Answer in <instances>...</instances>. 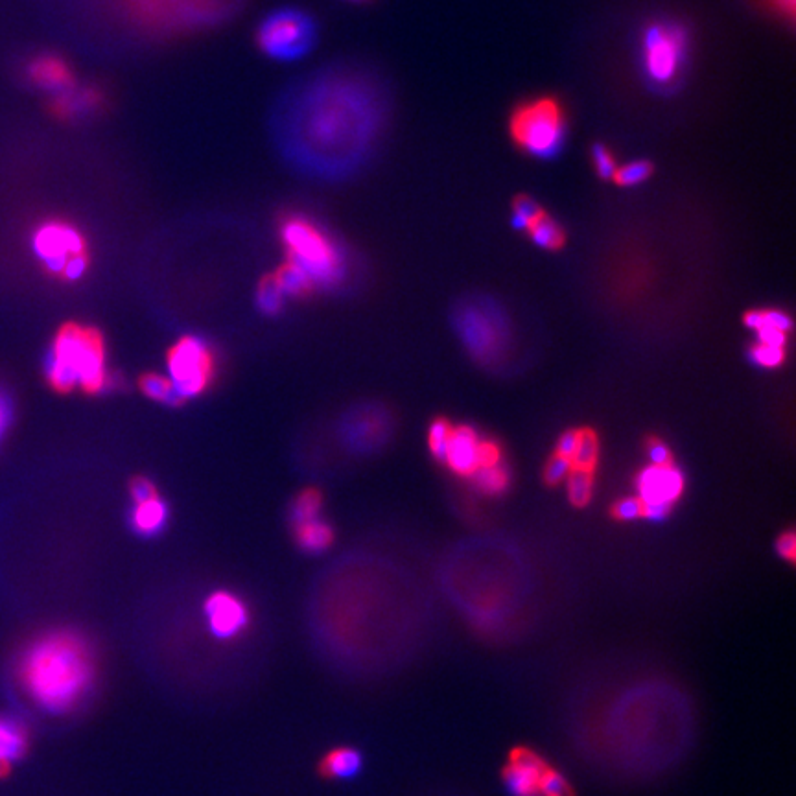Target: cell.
I'll list each match as a JSON object with an SVG mask.
<instances>
[{
	"label": "cell",
	"instance_id": "cell-10",
	"mask_svg": "<svg viewBox=\"0 0 796 796\" xmlns=\"http://www.w3.org/2000/svg\"><path fill=\"white\" fill-rule=\"evenodd\" d=\"M214 360L209 343L196 336L177 341L168 356V380L181 400L198 397L209 386Z\"/></svg>",
	"mask_w": 796,
	"mask_h": 796
},
{
	"label": "cell",
	"instance_id": "cell-20",
	"mask_svg": "<svg viewBox=\"0 0 796 796\" xmlns=\"http://www.w3.org/2000/svg\"><path fill=\"white\" fill-rule=\"evenodd\" d=\"M539 778L537 771L513 761H505L502 767V782L511 796H540Z\"/></svg>",
	"mask_w": 796,
	"mask_h": 796
},
{
	"label": "cell",
	"instance_id": "cell-25",
	"mask_svg": "<svg viewBox=\"0 0 796 796\" xmlns=\"http://www.w3.org/2000/svg\"><path fill=\"white\" fill-rule=\"evenodd\" d=\"M568 485V498L575 507H585L592 498V485L594 476L588 470L572 469L566 478Z\"/></svg>",
	"mask_w": 796,
	"mask_h": 796
},
{
	"label": "cell",
	"instance_id": "cell-39",
	"mask_svg": "<svg viewBox=\"0 0 796 796\" xmlns=\"http://www.w3.org/2000/svg\"><path fill=\"white\" fill-rule=\"evenodd\" d=\"M647 454H649L651 463L656 465V467L671 465V457L673 456H671L668 446L664 445L662 441H658V439H651V441L647 443Z\"/></svg>",
	"mask_w": 796,
	"mask_h": 796
},
{
	"label": "cell",
	"instance_id": "cell-5",
	"mask_svg": "<svg viewBox=\"0 0 796 796\" xmlns=\"http://www.w3.org/2000/svg\"><path fill=\"white\" fill-rule=\"evenodd\" d=\"M281 236L292 257L290 264L303 271L312 284L328 286L343 277L345 262L341 251L316 223L292 214L282 220Z\"/></svg>",
	"mask_w": 796,
	"mask_h": 796
},
{
	"label": "cell",
	"instance_id": "cell-36",
	"mask_svg": "<svg viewBox=\"0 0 796 796\" xmlns=\"http://www.w3.org/2000/svg\"><path fill=\"white\" fill-rule=\"evenodd\" d=\"M572 469H574L572 459L555 454V456L551 457L550 461H548V465H546V470H544V481H546L548 485H551V487H553V485H559L561 481L568 478V474L572 472Z\"/></svg>",
	"mask_w": 796,
	"mask_h": 796
},
{
	"label": "cell",
	"instance_id": "cell-17",
	"mask_svg": "<svg viewBox=\"0 0 796 796\" xmlns=\"http://www.w3.org/2000/svg\"><path fill=\"white\" fill-rule=\"evenodd\" d=\"M365 758L362 750L340 745L327 750L317 761V774L327 782H352L363 773Z\"/></svg>",
	"mask_w": 796,
	"mask_h": 796
},
{
	"label": "cell",
	"instance_id": "cell-37",
	"mask_svg": "<svg viewBox=\"0 0 796 796\" xmlns=\"http://www.w3.org/2000/svg\"><path fill=\"white\" fill-rule=\"evenodd\" d=\"M592 161H594V166H596L597 176L601 177V179H612L614 172H616V168H618L614 155H612L609 148L603 146V144L594 146V150H592Z\"/></svg>",
	"mask_w": 796,
	"mask_h": 796
},
{
	"label": "cell",
	"instance_id": "cell-9",
	"mask_svg": "<svg viewBox=\"0 0 796 796\" xmlns=\"http://www.w3.org/2000/svg\"><path fill=\"white\" fill-rule=\"evenodd\" d=\"M459 338L467 351L481 363H494L505 352L509 327L498 306L491 303H470L456 314Z\"/></svg>",
	"mask_w": 796,
	"mask_h": 796
},
{
	"label": "cell",
	"instance_id": "cell-1",
	"mask_svg": "<svg viewBox=\"0 0 796 796\" xmlns=\"http://www.w3.org/2000/svg\"><path fill=\"white\" fill-rule=\"evenodd\" d=\"M564 734L574 754L607 780L653 784L690 760L699 739V710L675 675L627 666L572 690Z\"/></svg>",
	"mask_w": 796,
	"mask_h": 796
},
{
	"label": "cell",
	"instance_id": "cell-29",
	"mask_svg": "<svg viewBox=\"0 0 796 796\" xmlns=\"http://www.w3.org/2000/svg\"><path fill=\"white\" fill-rule=\"evenodd\" d=\"M141 386L142 391H144L148 397L153 398V400H159V402H164V404H177V402H181V397L177 395V391L174 389V386H172V382H170L168 378H164V376H146V378L142 380Z\"/></svg>",
	"mask_w": 796,
	"mask_h": 796
},
{
	"label": "cell",
	"instance_id": "cell-47",
	"mask_svg": "<svg viewBox=\"0 0 796 796\" xmlns=\"http://www.w3.org/2000/svg\"><path fill=\"white\" fill-rule=\"evenodd\" d=\"M131 496H133V500H135V504H137V502H144V500H150L153 496H157V492L153 489V485L150 481L137 480L133 483V487H131Z\"/></svg>",
	"mask_w": 796,
	"mask_h": 796
},
{
	"label": "cell",
	"instance_id": "cell-42",
	"mask_svg": "<svg viewBox=\"0 0 796 796\" xmlns=\"http://www.w3.org/2000/svg\"><path fill=\"white\" fill-rule=\"evenodd\" d=\"M758 332V340H760L761 345H769V347H780V349H784L785 343H787V336H785V332L782 330H776L773 327H761L760 330H756Z\"/></svg>",
	"mask_w": 796,
	"mask_h": 796
},
{
	"label": "cell",
	"instance_id": "cell-28",
	"mask_svg": "<svg viewBox=\"0 0 796 796\" xmlns=\"http://www.w3.org/2000/svg\"><path fill=\"white\" fill-rule=\"evenodd\" d=\"M651 174H653V164L649 163V161H634V163L625 164V166H618L612 179L620 187H636V185L647 181Z\"/></svg>",
	"mask_w": 796,
	"mask_h": 796
},
{
	"label": "cell",
	"instance_id": "cell-26",
	"mask_svg": "<svg viewBox=\"0 0 796 796\" xmlns=\"http://www.w3.org/2000/svg\"><path fill=\"white\" fill-rule=\"evenodd\" d=\"M539 793L540 796H577L568 776L553 765L540 774Z\"/></svg>",
	"mask_w": 796,
	"mask_h": 796
},
{
	"label": "cell",
	"instance_id": "cell-48",
	"mask_svg": "<svg viewBox=\"0 0 796 796\" xmlns=\"http://www.w3.org/2000/svg\"><path fill=\"white\" fill-rule=\"evenodd\" d=\"M500 463V450L492 443H483L480 446V467H491Z\"/></svg>",
	"mask_w": 796,
	"mask_h": 796
},
{
	"label": "cell",
	"instance_id": "cell-32",
	"mask_svg": "<svg viewBox=\"0 0 796 796\" xmlns=\"http://www.w3.org/2000/svg\"><path fill=\"white\" fill-rule=\"evenodd\" d=\"M450 434H452V426L445 419H437V421L432 422L430 434H428V443H430V450H432V454H434L437 461H443V463L446 461Z\"/></svg>",
	"mask_w": 796,
	"mask_h": 796
},
{
	"label": "cell",
	"instance_id": "cell-11",
	"mask_svg": "<svg viewBox=\"0 0 796 796\" xmlns=\"http://www.w3.org/2000/svg\"><path fill=\"white\" fill-rule=\"evenodd\" d=\"M207 633L220 644H233L251 627V610L242 597L229 590H216L203 603Z\"/></svg>",
	"mask_w": 796,
	"mask_h": 796
},
{
	"label": "cell",
	"instance_id": "cell-41",
	"mask_svg": "<svg viewBox=\"0 0 796 796\" xmlns=\"http://www.w3.org/2000/svg\"><path fill=\"white\" fill-rule=\"evenodd\" d=\"M776 551L784 561L793 564L796 557V537L793 531H787L780 539L776 540Z\"/></svg>",
	"mask_w": 796,
	"mask_h": 796
},
{
	"label": "cell",
	"instance_id": "cell-3",
	"mask_svg": "<svg viewBox=\"0 0 796 796\" xmlns=\"http://www.w3.org/2000/svg\"><path fill=\"white\" fill-rule=\"evenodd\" d=\"M24 695L41 712L74 714L89 701L100 677L93 642L74 629H52L24 645L15 666Z\"/></svg>",
	"mask_w": 796,
	"mask_h": 796
},
{
	"label": "cell",
	"instance_id": "cell-30",
	"mask_svg": "<svg viewBox=\"0 0 796 796\" xmlns=\"http://www.w3.org/2000/svg\"><path fill=\"white\" fill-rule=\"evenodd\" d=\"M544 211L540 209L539 203L535 199L527 196H518L513 207V225L518 231H527L531 223L537 222Z\"/></svg>",
	"mask_w": 796,
	"mask_h": 796
},
{
	"label": "cell",
	"instance_id": "cell-7",
	"mask_svg": "<svg viewBox=\"0 0 796 796\" xmlns=\"http://www.w3.org/2000/svg\"><path fill=\"white\" fill-rule=\"evenodd\" d=\"M255 39L268 58L279 61L305 58L316 47V19L299 8H281L264 17Z\"/></svg>",
	"mask_w": 796,
	"mask_h": 796
},
{
	"label": "cell",
	"instance_id": "cell-35",
	"mask_svg": "<svg viewBox=\"0 0 796 796\" xmlns=\"http://www.w3.org/2000/svg\"><path fill=\"white\" fill-rule=\"evenodd\" d=\"M750 360L754 365L774 369L780 367L785 360V351L780 347H769V345H756L750 349Z\"/></svg>",
	"mask_w": 796,
	"mask_h": 796
},
{
	"label": "cell",
	"instance_id": "cell-45",
	"mask_svg": "<svg viewBox=\"0 0 796 796\" xmlns=\"http://www.w3.org/2000/svg\"><path fill=\"white\" fill-rule=\"evenodd\" d=\"M673 504H666V502H653V504H644L642 509V516L651 520V522H664L671 513Z\"/></svg>",
	"mask_w": 796,
	"mask_h": 796
},
{
	"label": "cell",
	"instance_id": "cell-4",
	"mask_svg": "<svg viewBox=\"0 0 796 796\" xmlns=\"http://www.w3.org/2000/svg\"><path fill=\"white\" fill-rule=\"evenodd\" d=\"M45 375L59 391L82 387L94 393L104 389L106 354L98 332L78 325L61 328L45 356Z\"/></svg>",
	"mask_w": 796,
	"mask_h": 796
},
{
	"label": "cell",
	"instance_id": "cell-18",
	"mask_svg": "<svg viewBox=\"0 0 796 796\" xmlns=\"http://www.w3.org/2000/svg\"><path fill=\"white\" fill-rule=\"evenodd\" d=\"M480 446V437L469 426L452 428L445 463L461 476H472L480 469Z\"/></svg>",
	"mask_w": 796,
	"mask_h": 796
},
{
	"label": "cell",
	"instance_id": "cell-50",
	"mask_svg": "<svg viewBox=\"0 0 796 796\" xmlns=\"http://www.w3.org/2000/svg\"><path fill=\"white\" fill-rule=\"evenodd\" d=\"M771 2L780 12H784L787 17H791L793 12H795V0H771Z\"/></svg>",
	"mask_w": 796,
	"mask_h": 796
},
{
	"label": "cell",
	"instance_id": "cell-38",
	"mask_svg": "<svg viewBox=\"0 0 796 796\" xmlns=\"http://www.w3.org/2000/svg\"><path fill=\"white\" fill-rule=\"evenodd\" d=\"M642 509H644V502L636 496V498H625L618 504L612 507V516L618 520H636L642 518Z\"/></svg>",
	"mask_w": 796,
	"mask_h": 796
},
{
	"label": "cell",
	"instance_id": "cell-40",
	"mask_svg": "<svg viewBox=\"0 0 796 796\" xmlns=\"http://www.w3.org/2000/svg\"><path fill=\"white\" fill-rule=\"evenodd\" d=\"M13 421V402L6 391L0 389V443Z\"/></svg>",
	"mask_w": 796,
	"mask_h": 796
},
{
	"label": "cell",
	"instance_id": "cell-16",
	"mask_svg": "<svg viewBox=\"0 0 796 796\" xmlns=\"http://www.w3.org/2000/svg\"><path fill=\"white\" fill-rule=\"evenodd\" d=\"M30 750V728L21 717L0 714V778L12 773L17 761Z\"/></svg>",
	"mask_w": 796,
	"mask_h": 796
},
{
	"label": "cell",
	"instance_id": "cell-21",
	"mask_svg": "<svg viewBox=\"0 0 796 796\" xmlns=\"http://www.w3.org/2000/svg\"><path fill=\"white\" fill-rule=\"evenodd\" d=\"M297 531H295V539H297V544L306 551V553H323V551L328 550V546L332 544V540H334V533H332V529L330 526H327L325 522H321L319 518L316 520H310V522H306V524H301V526L295 527Z\"/></svg>",
	"mask_w": 796,
	"mask_h": 796
},
{
	"label": "cell",
	"instance_id": "cell-22",
	"mask_svg": "<svg viewBox=\"0 0 796 796\" xmlns=\"http://www.w3.org/2000/svg\"><path fill=\"white\" fill-rule=\"evenodd\" d=\"M527 233L533 238V242L542 249L555 251L564 244V231L559 227V223L550 218L546 212L540 216L537 222L531 223Z\"/></svg>",
	"mask_w": 796,
	"mask_h": 796
},
{
	"label": "cell",
	"instance_id": "cell-13",
	"mask_svg": "<svg viewBox=\"0 0 796 796\" xmlns=\"http://www.w3.org/2000/svg\"><path fill=\"white\" fill-rule=\"evenodd\" d=\"M26 76L34 87L52 94V98L76 85L71 65L65 59L59 58L58 54H48V52L30 59L26 67Z\"/></svg>",
	"mask_w": 796,
	"mask_h": 796
},
{
	"label": "cell",
	"instance_id": "cell-24",
	"mask_svg": "<svg viewBox=\"0 0 796 796\" xmlns=\"http://www.w3.org/2000/svg\"><path fill=\"white\" fill-rule=\"evenodd\" d=\"M474 483L487 494H500L509 487V472L500 463L491 467H480L472 474Z\"/></svg>",
	"mask_w": 796,
	"mask_h": 796
},
{
	"label": "cell",
	"instance_id": "cell-34",
	"mask_svg": "<svg viewBox=\"0 0 796 796\" xmlns=\"http://www.w3.org/2000/svg\"><path fill=\"white\" fill-rule=\"evenodd\" d=\"M258 306L260 310L273 314L277 310H281L282 301H284V293H282L279 284L275 279H268L262 284V288L258 290Z\"/></svg>",
	"mask_w": 796,
	"mask_h": 796
},
{
	"label": "cell",
	"instance_id": "cell-43",
	"mask_svg": "<svg viewBox=\"0 0 796 796\" xmlns=\"http://www.w3.org/2000/svg\"><path fill=\"white\" fill-rule=\"evenodd\" d=\"M791 317L784 314V312H778V310H767V312H763V327H773L776 330H782V332H787V330H791Z\"/></svg>",
	"mask_w": 796,
	"mask_h": 796
},
{
	"label": "cell",
	"instance_id": "cell-51",
	"mask_svg": "<svg viewBox=\"0 0 796 796\" xmlns=\"http://www.w3.org/2000/svg\"><path fill=\"white\" fill-rule=\"evenodd\" d=\"M354 2H363V0H354Z\"/></svg>",
	"mask_w": 796,
	"mask_h": 796
},
{
	"label": "cell",
	"instance_id": "cell-12",
	"mask_svg": "<svg viewBox=\"0 0 796 796\" xmlns=\"http://www.w3.org/2000/svg\"><path fill=\"white\" fill-rule=\"evenodd\" d=\"M32 249L50 273L59 275L71 258L85 255L87 244L74 225L52 220L37 227L32 236Z\"/></svg>",
	"mask_w": 796,
	"mask_h": 796
},
{
	"label": "cell",
	"instance_id": "cell-46",
	"mask_svg": "<svg viewBox=\"0 0 796 796\" xmlns=\"http://www.w3.org/2000/svg\"><path fill=\"white\" fill-rule=\"evenodd\" d=\"M85 270H87V258L83 255V257L71 258L61 275L69 281H78V279H82Z\"/></svg>",
	"mask_w": 796,
	"mask_h": 796
},
{
	"label": "cell",
	"instance_id": "cell-49",
	"mask_svg": "<svg viewBox=\"0 0 796 796\" xmlns=\"http://www.w3.org/2000/svg\"><path fill=\"white\" fill-rule=\"evenodd\" d=\"M745 325L752 330H760L763 327V312H749L745 316Z\"/></svg>",
	"mask_w": 796,
	"mask_h": 796
},
{
	"label": "cell",
	"instance_id": "cell-27",
	"mask_svg": "<svg viewBox=\"0 0 796 796\" xmlns=\"http://www.w3.org/2000/svg\"><path fill=\"white\" fill-rule=\"evenodd\" d=\"M273 279L279 284V288H281L282 293H284V297H288V295H301V293H305L308 288H312L310 279H308L305 273L299 270L297 266H293V264L284 266V268L279 271V275L273 277Z\"/></svg>",
	"mask_w": 796,
	"mask_h": 796
},
{
	"label": "cell",
	"instance_id": "cell-15",
	"mask_svg": "<svg viewBox=\"0 0 796 796\" xmlns=\"http://www.w3.org/2000/svg\"><path fill=\"white\" fill-rule=\"evenodd\" d=\"M106 93L100 87H78L52 98L50 111L59 120H80L98 113L106 106Z\"/></svg>",
	"mask_w": 796,
	"mask_h": 796
},
{
	"label": "cell",
	"instance_id": "cell-23",
	"mask_svg": "<svg viewBox=\"0 0 796 796\" xmlns=\"http://www.w3.org/2000/svg\"><path fill=\"white\" fill-rule=\"evenodd\" d=\"M599 456V441L592 430H579V441L575 448L572 465L574 469L588 470L594 472Z\"/></svg>",
	"mask_w": 796,
	"mask_h": 796
},
{
	"label": "cell",
	"instance_id": "cell-2",
	"mask_svg": "<svg viewBox=\"0 0 796 796\" xmlns=\"http://www.w3.org/2000/svg\"><path fill=\"white\" fill-rule=\"evenodd\" d=\"M384 120L375 85L347 71L321 72L282 102L277 139L299 170L323 177L354 172L369 157Z\"/></svg>",
	"mask_w": 796,
	"mask_h": 796
},
{
	"label": "cell",
	"instance_id": "cell-19",
	"mask_svg": "<svg viewBox=\"0 0 796 796\" xmlns=\"http://www.w3.org/2000/svg\"><path fill=\"white\" fill-rule=\"evenodd\" d=\"M168 522V507L159 496L137 502L131 511V527L142 537H153L163 531Z\"/></svg>",
	"mask_w": 796,
	"mask_h": 796
},
{
	"label": "cell",
	"instance_id": "cell-33",
	"mask_svg": "<svg viewBox=\"0 0 796 796\" xmlns=\"http://www.w3.org/2000/svg\"><path fill=\"white\" fill-rule=\"evenodd\" d=\"M507 761H513L518 765H524L527 769H533L537 773H544L550 767V761L546 760V756H542L539 750L533 747H526V745H518L515 749H511Z\"/></svg>",
	"mask_w": 796,
	"mask_h": 796
},
{
	"label": "cell",
	"instance_id": "cell-44",
	"mask_svg": "<svg viewBox=\"0 0 796 796\" xmlns=\"http://www.w3.org/2000/svg\"><path fill=\"white\" fill-rule=\"evenodd\" d=\"M577 441H579V430L564 432L561 435V439H559V443H557V452L555 454L572 459L575 454V448H577Z\"/></svg>",
	"mask_w": 796,
	"mask_h": 796
},
{
	"label": "cell",
	"instance_id": "cell-6",
	"mask_svg": "<svg viewBox=\"0 0 796 796\" xmlns=\"http://www.w3.org/2000/svg\"><path fill=\"white\" fill-rule=\"evenodd\" d=\"M509 135L522 152L537 159H553L566 141V115L561 102L540 96L515 107L509 118Z\"/></svg>",
	"mask_w": 796,
	"mask_h": 796
},
{
	"label": "cell",
	"instance_id": "cell-14",
	"mask_svg": "<svg viewBox=\"0 0 796 796\" xmlns=\"http://www.w3.org/2000/svg\"><path fill=\"white\" fill-rule=\"evenodd\" d=\"M636 483H638V498L644 504H653V502L673 504L684 489V476L679 469L673 467V463L664 467L651 465L642 470Z\"/></svg>",
	"mask_w": 796,
	"mask_h": 796
},
{
	"label": "cell",
	"instance_id": "cell-8",
	"mask_svg": "<svg viewBox=\"0 0 796 796\" xmlns=\"http://www.w3.org/2000/svg\"><path fill=\"white\" fill-rule=\"evenodd\" d=\"M642 69L656 89L679 82L688 56V36L679 24L660 21L645 28L642 36Z\"/></svg>",
	"mask_w": 796,
	"mask_h": 796
},
{
	"label": "cell",
	"instance_id": "cell-31",
	"mask_svg": "<svg viewBox=\"0 0 796 796\" xmlns=\"http://www.w3.org/2000/svg\"><path fill=\"white\" fill-rule=\"evenodd\" d=\"M321 513V500L316 492H305L301 494L295 504H293L292 520L293 526H301L310 520H316Z\"/></svg>",
	"mask_w": 796,
	"mask_h": 796
}]
</instances>
